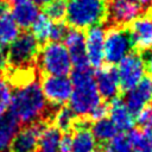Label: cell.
<instances>
[{"label": "cell", "mask_w": 152, "mask_h": 152, "mask_svg": "<svg viewBox=\"0 0 152 152\" xmlns=\"http://www.w3.org/2000/svg\"><path fill=\"white\" fill-rule=\"evenodd\" d=\"M76 120H77V118L69 109V107L62 106V107H58L55 110V113L52 115V119H51V122L61 132L68 133L70 129H72Z\"/></svg>", "instance_id": "25"}, {"label": "cell", "mask_w": 152, "mask_h": 152, "mask_svg": "<svg viewBox=\"0 0 152 152\" xmlns=\"http://www.w3.org/2000/svg\"><path fill=\"white\" fill-rule=\"evenodd\" d=\"M19 128V121L11 113H6L0 116V152H8L11 150Z\"/></svg>", "instance_id": "20"}, {"label": "cell", "mask_w": 152, "mask_h": 152, "mask_svg": "<svg viewBox=\"0 0 152 152\" xmlns=\"http://www.w3.org/2000/svg\"><path fill=\"white\" fill-rule=\"evenodd\" d=\"M132 51L133 45L127 26L107 27L103 44V55L104 61L109 65L118 64Z\"/></svg>", "instance_id": "6"}, {"label": "cell", "mask_w": 152, "mask_h": 152, "mask_svg": "<svg viewBox=\"0 0 152 152\" xmlns=\"http://www.w3.org/2000/svg\"><path fill=\"white\" fill-rule=\"evenodd\" d=\"M66 0H51L44 6V14L53 21H62L66 12Z\"/></svg>", "instance_id": "26"}, {"label": "cell", "mask_w": 152, "mask_h": 152, "mask_svg": "<svg viewBox=\"0 0 152 152\" xmlns=\"http://www.w3.org/2000/svg\"><path fill=\"white\" fill-rule=\"evenodd\" d=\"M103 152H132V146L126 134L118 133L112 140L106 142Z\"/></svg>", "instance_id": "28"}, {"label": "cell", "mask_w": 152, "mask_h": 152, "mask_svg": "<svg viewBox=\"0 0 152 152\" xmlns=\"http://www.w3.org/2000/svg\"><path fill=\"white\" fill-rule=\"evenodd\" d=\"M66 25L84 30L106 20V0H69L65 12Z\"/></svg>", "instance_id": "3"}, {"label": "cell", "mask_w": 152, "mask_h": 152, "mask_svg": "<svg viewBox=\"0 0 152 152\" xmlns=\"http://www.w3.org/2000/svg\"><path fill=\"white\" fill-rule=\"evenodd\" d=\"M90 131L97 142H104V144L112 140L119 133V129L116 128L114 122L107 116L103 119L93 121L90 126Z\"/></svg>", "instance_id": "23"}, {"label": "cell", "mask_w": 152, "mask_h": 152, "mask_svg": "<svg viewBox=\"0 0 152 152\" xmlns=\"http://www.w3.org/2000/svg\"><path fill=\"white\" fill-rule=\"evenodd\" d=\"M39 14V6L32 0H26L20 4L13 5V8L11 11V15L14 19L15 24L19 26V28L24 30L31 27L32 23Z\"/></svg>", "instance_id": "18"}, {"label": "cell", "mask_w": 152, "mask_h": 152, "mask_svg": "<svg viewBox=\"0 0 152 152\" xmlns=\"http://www.w3.org/2000/svg\"><path fill=\"white\" fill-rule=\"evenodd\" d=\"M0 1H1V0H0Z\"/></svg>", "instance_id": "40"}, {"label": "cell", "mask_w": 152, "mask_h": 152, "mask_svg": "<svg viewBox=\"0 0 152 152\" xmlns=\"http://www.w3.org/2000/svg\"><path fill=\"white\" fill-rule=\"evenodd\" d=\"M135 122H138L141 127L152 129V106H147L146 108H144L135 116Z\"/></svg>", "instance_id": "30"}, {"label": "cell", "mask_w": 152, "mask_h": 152, "mask_svg": "<svg viewBox=\"0 0 152 152\" xmlns=\"http://www.w3.org/2000/svg\"><path fill=\"white\" fill-rule=\"evenodd\" d=\"M63 40L71 61V65L74 68L89 66L87 52H86V34L83 30H78V28L68 30V33Z\"/></svg>", "instance_id": "14"}, {"label": "cell", "mask_w": 152, "mask_h": 152, "mask_svg": "<svg viewBox=\"0 0 152 152\" xmlns=\"http://www.w3.org/2000/svg\"><path fill=\"white\" fill-rule=\"evenodd\" d=\"M57 108L51 107L42 91L38 75L26 78L14 84L12 91L10 113L19 124L28 125L32 122H51L52 115Z\"/></svg>", "instance_id": "1"}, {"label": "cell", "mask_w": 152, "mask_h": 152, "mask_svg": "<svg viewBox=\"0 0 152 152\" xmlns=\"http://www.w3.org/2000/svg\"><path fill=\"white\" fill-rule=\"evenodd\" d=\"M144 12H152V0H137Z\"/></svg>", "instance_id": "35"}, {"label": "cell", "mask_w": 152, "mask_h": 152, "mask_svg": "<svg viewBox=\"0 0 152 152\" xmlns=\"http://www.w3.org/2000/svg\"><path fill=\"white\" fill-rule=\"evenodd\" d=\"M142 59H144V64H145V70L148 72L150 76H152V48L148 49L147 51L144 52Z\"/></svg>", "instance_id": "33"}, {"label": "cell", "mask_w": 152, "mask_h": 152, "mask_svg": "<svg viewBox=\"0 0 152 152\" xmlns=\"http://www.w3.org/2000/svg\"><path fill=\"white\" fill-rule=\"evenodd\" d=\"M71 150V137L69 133L62 134L59 141V152H70Z\"/></svg>", "instance_id": "32"}, {"label": "cell", "mask_w": 152, "mask_h": 152, "mask_svg": "<svg viewBox=\"0 0 152 152\" xmlns=\"http://www.w3.org/2000/svg\"><path fill=\"white\" fill-rule=\"evenodd\" d=\"M20 34V28L15 24L7 8V4L0 5V45L7 48L18 36Z\"/></svg>", "instance_id": "19"}, {"label": "cell", "mask_w": 152, "mask_h": 152, "mask_svg": "<svg viewBox=\"0 0 152 152\" xmlns=\"http://www.w3.org/2000/svg\"><path fill=\"white\" fill-rule=\"evenodd\" d=\"M124 103L133 115H138L152 101V78L144 77L135 87L125 91Z\"/></svg>", "instance_id": "12"}, {"label": "cell", "mask_w": 152, "mask_h": 152, "mask_svg": "<svg viewBox=\"0 0 152 152\" xmlns=\"http://www.w3.org/2000/svg\"><path fill=\"white\" fill-rule=\"evenodd\" d=\"M72 91L69 97V109L77 119H87L89 113L102 101L90 66L74 68L71 71Z\"/></svg>", "instance_id": "2"}, {"label": "cell", "mask_w": 152, "mask_h": 152, "mask_svg": "<svg viewBox=\"0 0 152 152\" xmlns=\"http://www.w3.org/2000/svg\"><path fill=\"white\" fill-rule=\"evenodd\" d=\"M68 25L64 21H53L49 42H62L68 33Z\"/></svg>", "instance_id": "29"}, {"label": "cell", "mask_w": 152, "mask_h": 152, "mask_svg": "<svg viewBox=\"0 0 152 152\" xmlns=\"http://www.w3.org/2000/svg\"><path fill=\"white\" fill-rule=\"evenodd\" d=\"M36 66L45 76H66L72 68L68 50L61 42L44 43L38 51Z\"/></svg>", "instance_id": "4"}, {"label": "cell", "mask_w": 152, "mask_h": 152, "mask_svg": "<svg viewBox=\"0 0 152 152\" xmlns=\"http://www.w3.org/2000/svg\"><path fill=\"white\" fill-rule=\"evenodd\" d=\"M86 34V52L88 64L91 69H99L102 66L104 61L103 44L106 36L104 25H95L87 28Z\"/></svg>", "instance_id": "11"}, {"label": "cell", "mask_w": 152, "mask_h": 152, "mask_svg": "<svg viewBox=\"0 0 152 152\" xmlns=\"http://www.w3.org/2000/svg\"><path fill=\"white\" fill-rule=\"evenodd\" d=\"M133 49L144 53L152 48V12L142 13L127 26Z\"/></svg>", "instance_id": "10"}, {"label": "cell", "mask_w": 152, "mask_h": 152, "mask_svg": "<svg viewBox=\"0 0 152 152\" xmlns=\"http://www.w3.org/2000/svg\"><path fill=\"white\" fill-rule=\"evenodd\" d=\"M134 152H152V129L132 128L126 133Z\"/></svg>", "instance_id": "22"}, {"label": "cell", "mask_w": 152, "mask_h": 152, "mask_svg": "<svg viewBox=\"0 0 152 152\" xmlns=\"http://www.w3.org/2000/svg\"><path fill=\"white\" fill-rule=\"evenodd\" d=\"M94 152H97V151H94Z\"/></svg>", "instance_id": "39"}, {"label": "cell", "mask_w": 152, "mask_h": 152, "mask_svg": "<svg viewBox=\"0 0 152 152\" xmlns=\"http://www.w3.org/2000/svg\"><path fill=\"white\" fill-rule=\"evenodd\" d=\"M108 115L119 129V132H128L134 128L135 115L129 112V109L126 107L121 99L116 97L110 101V104L108 106Z\"/></svg>", "instance_id": "17"}, {"label": "cell", "mask_w": 152, "mask_h": 152, "mask_svg": "<svg viewBox=\"0 0 152 152\" xmlns=\"http://www.w3.org/2000/svg\"><path fill=\"white\" fill-rule=\"evenodd\" d=\"M33 2H36L38 6H45L48 2H50L51 0H32Z\"/></svg>", "instance_id": "36"}, {"label": "cell", "mask_w": 152, "mask_h": 152, "mask_svg": "<svg viewBox=\"0 0 152 152\" xmlns=\"http://www.w3.org/2000/svg\"><path fill=\"white\" fill-rule=\"evenodd\" d=\"M118 77L120 89L127 91L135 87L145 76V64L141 53L137 51L129 52L118 63Z\"/></svg>", "instance_id": "8"}, {"label": "cell", "mask_w": 152, "mask_h": 152, "mask_svg": "<svg viewBox=\"0 0 152 152\" xmlns=\"http://www.w3.org/2000/svg\"><path fill=\"white\" fill-rule=\"evenodd\" d=\"M108 115V104L103 101H101L88 115L87 120L88 121H96V120H100V119H103Z\"/></svg>", "instance_id": "31"}, {"label": "cell", "mask_w": 152, "mask_h": 152, "mask_svg": "<svg viewBox=\"0 0 152 152\" xmlns=\"http://www.w3.org/2000/svg\"><path fill=\"white\" fill-rule=\"evenodd\" d=\"M8 66V57H7V49L0 45V72H5Z\"/></svg>", "instance_id": "34"}, {"label": "cell", "mask_w": 152, "mask_h": 152, "mask_svg": "<svg viewBox=\"0 0 152 152\" xmlns=\"http://www.w3.org/2000/svg\"><path fill=\"white\" fill-rule=\"evenodd\" d=\"M62 132L55 125H45L38 139V152H59Z\"/></svg>", "instance_id": "21"}, {"label": "cell", "mask_w": 152, "mask_h": 152, "mask_svg": "<svg viewBox=\"0 0 152 152\" xmlns=\"http://www.w3.org/2000/svg\"><path fill=\"white\" fill-rule=\"evenodd\" d=\"M52 24L53 20H51L44 13H40L31 25V34L36 38L38 43H48L50 39Z\"/></svg>", "instance_id": "24"}, {"label": "cell", "mask_w": 152, "mask_h": 152, "mask_svg": "<svg viewBox=\"0 0 152 152\" xmlns=\"http://www.w3.org/2000/svg\"><path fill=\"white\" fill-rule=\"evenodd\" d=\"M12 97V84L4 72H0V116L7 113Z\"/></svg>", "instance_id": "27"}, {"label": "cell", "mask_w": 152, "mask_h": 152, "mask_svg": "<svg viewBox=\"0 0 152 152\" xmlns=\"http://www.w3.org/2000/svg\"><path fill=\"white\" fill-rule=\"evenodd\" d=\"M45 125V122L38 121L19 128L12 142L11 150L13 152H36L39 134Z\"/></svg>", "instance_id": "15"}, {"label": "cell", "mask_w": 152, "mask_h": 152, "mask_svg": "<svg viewBox=\"0 0 152 152\" xmlns=\"http://www.w3.org/2000/svg\"><path fill=\"white\" fill-rule=\"evenodd\" d=\"M5 1H6V4H10V5H17V4H20L26 0H5Z\"/></svg>", "instance_id": "37"}, {"label": "cell", "mask_w": 152, "mask_h": 152, "mask_svg": "<svg viewBox=\"0 0 152 152\" xmlns=\"http://www.w3.org/2000/svg\"><path fill=\"white\" fill-rule=\"evenodd\" d=\"M144 12L137 0H106L104 26H128Z\"/></svg>", "instance_id": "7"}, {"label": "cell", "mask_w": 152, "mask_h": 152, "mask_svg": "<svg viewBox=\"0 0 152 152\" xmlns=\"http://www.w3.org/2000/svg\"><path fill=\"white\" fill-rule=\"evenodd\" d=\"M132 152H134V151H133V150H132Z\"/></svg>", "instance_id": "38"}, {"label": "cell", "mask_w": 152, "mask_h": 152, "mask_svg": "<svg viewBox=\"0 0 152 152\" xmlns=\"http://www.w3.org/2000/svg\"><path fill=\"white\" fill-rule=\"evenodd\" d=\"M40 87L46 102L53 108L64 106L72 91L71 80L66 76H43Z\"/></svg>", "instance_id": "9"}, {"label": "cell", "mask_w": 152, "mask_h": 152, "mask_svg": "<svg viewBox=\"0 0 152 152\" xmlns=\"http://www.w3.org/2000/svg\"><path fill=\"white\" fill-rule=\"evenodd\" d=\"M89 121L87 119H77L71 137V150L70 152H94L97 147V141L94 138Z\"/></svg>", "instance_id": "16"}, {"label": "cell", "mask_w": 152, "mask_h": 152, "mask_svg": "<svg viewBox=\"0 0 152 152\" xmlns=\"http://www.w3.org/2000/svg\"><path fill=\"white\" fill-rule=\"evenodd\" d=\"M39 51V43L31 32L20 33L7 49L10 70H23L36 66V59Z\"/></svg>", "instance_id": "5"}, {"label": "cell", "mask_w": 152, "mask_h": 152, "mask_svg": "<svg viewBox=\"0 0 152 152\" xmlns=\"http://www.w3.org/2000/svg\"><path fill=\"white\" fill-rule=\"evenodd\" d=\"M95 84L101 100L113 101L118 97L120 93V83L118 77V71L113 65L101 66L94 74Z\"/></svg>", "instance_id": "13"}]
</instances>
